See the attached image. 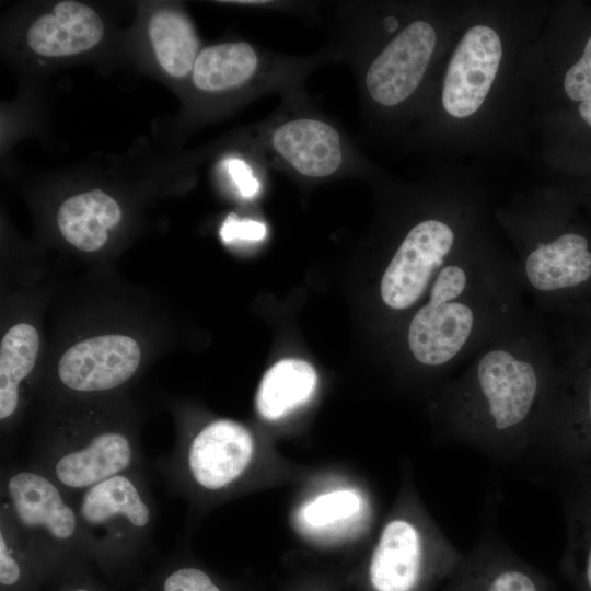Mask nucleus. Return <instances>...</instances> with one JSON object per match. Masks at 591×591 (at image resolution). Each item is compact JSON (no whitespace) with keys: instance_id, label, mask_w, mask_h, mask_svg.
<instances>
[{"instance_id":"6ab92c4d","label":"nucleus","mask_w":591,"mask_h":591,"mask_svg":"<svg viewBox=\"0 0 591 591\" xmlns=\"http://www.w3.org/2000/svg\"><path fill=\"white\" fill-rule=\"evenodd\" d=\"M149 35L157 59L169 74L181 78L193 71L199 43L185 14L169 9L155 12L149 22Z\"/></svg>"},{"instance_id":"bb28decb","label":"nucleus","mask_w":591,"mask_h":591,"mask_svg":"<svg viewBox=\"0 0 591 591\" xmlns=\"http://www.w3.org/2000/svg\"><path fill=\"white\" fill-rule=\"evenodd\" d=\"M20 567L10 555L3 534H0V582L10 586L20 578Z\"/></svg>"},{"instance_id":"20e7f679","label":"nucleus","mask_w":591,"mask_h":591,"mask_svg":"<svg viewBox=\"0 0 591 591\" xmlns=\"http://www.w3.org/2000/svg\"><path fill=\"white\" fill-rule=\"evenodd\" d=\"M397 513L383 526L368 576L373 591H424L443 582L462 554L434 525Z\"/></svg>"},{"instance_id":"6e6552de","label":"nucleus","mask_w":591,"mask_h":591,"mask_svg":"<svg viewBox=\"0 0 591 591\" xmlns=\"http://www.w3.org/2000/svg\"><path fill=\"white\" fill-rule=\"evenodd\" d=\"M440 591H551V582L489 532L464 554Z\"/></svg>"},{"instance_id":"423d86ee","label":"nucleus","mask_w":591,"mask_h":591,"mask_svg":"<svg viewBox=\"0 0 591 591\" xmlns=\"http://www.w3.org/2000/svg\"><path fill=\"white\" fill-rule=\"evenodd\" d=\"M501 58V39L493 27H470L457 43L444 74L441 100L445 113L459 119L474 115L491 89Z\"/></svg>"},{"instance_id":"f03ea898","label":"nucleus","mask_w":591,"mask_h":591,"mask_svg":"<svg viewBox=\"0 0 591 591\" xmlns=\"http://www.w3.org/2000/svg\"><path fill=\"white\" fill-rule=\"evenodd\" d=\"M517 262L482 239L439 271L406 326L412 359L428 370L454 367L524 318Z\"/></svg>"},{"instance_id":"9d476101","label":"nucleus","mask_w":591,"mask_h":591,"mask_svg":"<svg viewBox=\"0 0 591 591\" xmlns=\"http://www.w3.org/2000/svg\"><path fill=\"white\" fill-rule=\"evenodd\" d=\"M253 452V437L243 425L219 419L207 425L193 439L188 466L199 486L217 490L242 475Z\"/></svg>"},{"instance_id":"c85d7f7f","label":"nucleus","mask_w":591,"mask_h":591,"mask_svg":"<svg viewBox=\"0 0 591 591\" xmlns=\"http://www.w3.org/2000/svg\"><path fill=\"white\" fill-rule=\"evenodd\" d=\"M586 399H587V406L584 408V416L587 417L588 427H589V430L591 431V379H590L589 386L587 390Z\"/></svg>"},{"instance_id":"0eeeda50","label":"nucleus","mask_w":591,"mask_h":591,"mask_svg":"<svg viewBox=\"0 0 591 591\" xmlns=\"http://www.w3.org/2000/svg\"><path fill=\"white\" fill-rule=\"evenodd\" d=\"M436 44V31L427 21H414L403 28L367 71L366 86L371 99L386 107L407 100L421 82Z\"/></svg>"},{"instance_id":"7ed1b4c3","label":"nucleus","mask_w":591,"mask_h":591,"mask_svg":"<svg viewBox=\"0 0 591 591\" xmlns=\"http://www.w3.org/2000/svg\"><path fill=\"white\" fill-rule=\"evenodd\" d=\"M456 206L416 222L399 242L379 286L389 310L401 313L418 304L443 266L479 239Z\"/></svg>"},{"instance_id":"393cba45","label":"nucleus","mask_w":591,"mask_h":591,"mask_svg":"<svg viewBox=\"0 0 591 591\" xmlns=\"http://www.w3.org/2000/svg\"><path fill=\"white\" fill-rule=\"evenodd\" d=\"M225 166L243 197L252 198L257 195L260 184L254 177L253 171L246 162L241 159L231 158L225 161Z\"/></svg>"},{"instance_id":"4be33fe9","label":"nucleus","mask_w":591,"mask_h":591,"mask_svg":"<svg viewBox=\"0 0 591 591\" xmlns=\"http://www.w3.org/2000/svg\"><path fill=\"white\" fill-rule=\"evenodd\" d=\"M561 88L565 96L575 104L591 100V30L566 68Z\"/></svg>"},{"instance_id":"1a4fd4ad","label":"nucleus","mask_w":591,"mask_h":591,"mask_svg":"<svg viewBox=\"0 0 591 591\" xmlns=\"http://www.w3.org/2000/svg\"><path fill=\"white\" fill-rule=\"evenodd\" d=\"M141 351L125 335H102L79 341L60 358L58 375L71 390L94 392L114 389L138 369Z\"/></svg>"},{"instance_id":"cd10ccee","label":"nucleus","mask_w":591,"mask_h":591,"mask_svg":"<svg viewBox=\"0 0 591 591\" xmlns=\"http://www.w3.org/2000/svg\"><path fill=\"white\" fill-rule=\"evenodd\" d=\"M576 115L581 126L591 134V100L576 104Z\"/></svg>"},{"instance_id":"4468645a","label":"nucleus","mask_w":591,"mask_h":591,"mask_svg":"<svg viewBox=\"0 0 591 591\" xmlns=\"http://www.w3.org/2000/svg\"><path fill=\"white\" fill-rule=\"evenodd\" d=\"M128 439L118 432L96 436L86 447L62 455L55 465L58 480L70 488H89L118 475L131 461Z\"/></svg>"},{"instance_id":"a878e982","label":"nucleus","mask_w":591,"mask_h":591,"mask_svg":"<svg viewBox=\"0 0 591 591\" xmlns=\"http://www.w3.org/2000/svg\"><path fill=\"white\" fill-rule=\"evenodd\" d=\"M591 533V532H590ZM581 549H573V553L581 552V557L570 558L572 570L583 591H591V535L584 537Z\"/></svg>"},{"instance_id":"dca6fc26","label":"nucleus","mask_w":591,"mask_h":591,"mask_svg":"<svg viewBox=\"0 0 591 591\" xmlns=\"http://www.w3.org/2000/svg\"><path fill=\"white\" fill-rule=\"evenodd\" d=\"M316 384V371L308 361L282 359L266 371L259 383L257 412L266 420H278L308 403Z\"/></svg>"},{"instance_id":"7c9ffc66","label":"nucleus","mask_w":591,"mask_h":591,"mask_svg":"<svg viewBox=\"0 0 591 591\" xmlns=\"http://www.w3.org/2000/svg\"><path fill=\"white\" fill-rule=\"evenodd\" d=\"M77 591H86V590H77Z\"/></svg>"},{"instance_id":"f8f14e48","label":"nucleus","mask_w":591,"mask_h":591,"mask_svg":"<svg viewBox=\"0 0 591 591\" xmlns=\"http://www.w3.org/2000/svg\"><path fill=\"white\" fill-rule=\"evenodd\" d=\"M103 32V22L92 8L78 1H61L32 24L27 43L40 56H70L94 47Z\"/></svg>"},{"instance_id":"f3484780","label":"nucleus","mask_w":591,"mask_h":591,"mask_svg":"<svg viewBox=\"0 0 591 591\" xmlns=\"http://www.w3.org/2000/svg\"><path fill=\"white\" fill-rule=\"evenodd\" d=\"M257 67L258 56L250 44L222 43L199 51L193 69V81L202 91H225L248 81Z\"/></svg>"},{"instance_id":"2eb2a0df","label":"nucleus","mask_w":591,"mask_h":591,"mask_svg":"<svg viewBox=\"0 0 591 591\" xmlns=\"http://www.w3.org/2000/svg\"><path fill=\"white\" fill-rule=\"evenodd\" d=\"M120 218L118 204L101 189L68 198L57 213L62 236L84 252H94L103 247L107 240V231L118 224Z\"/></svg>"},{"instance_id":"5701e85b","label":"nucleus","mask_w":591,"mask_h":591,"mask_svg":"<svg viewBox=\"0 0 591 591\" xmlns=\"http://www.w3.org/2000/svg\"><path fill=\"white\" fill-rule=\"evenodd\" d=\"M220 236L224 243L234 241L257 242L266 236V227L255 220H240L236 215L231 213L220 228Z\"/></svg>"},{"instance_id":"39448f33","label":"nucleus","mask_w":591,"mask_h":591,"mask_svg":"<svg viewBox=\"0 0 591 591\" xmlns=\"http://www.w3.org/2000/svg\"><path fill=\"white\" fill-rule=\"evenodd\" d=\"M513 228L521 282L541 311L591 279V245L583 233L554 228L543 216Z\"/></svg>"},{"instance_id":"9b49d317","label":"nucleus","mask_w":591,"mask_h":591,"mask_svg":"<svg viewBox=\"0 0 591 591\" xmlns=\"http://www.w3.org/2000/svg\"><path fill=\"white\" fill-rule=\"evenodd\" d=\"M271 144L288 164L306 177H327L343 161L339 134L318 119L298 118L280 125L273 132Z\"/></svg>"},{"instance_id":"ddd939ff","label":"nucleus","mask_w":591,"mask_h":591,"mask_svg":"<svg viewBox=\"0 0 591 591\" xmlns=\"http://www.w3.org/2000/svg\"><path fill=\"white\" fill-rule=\"evenodd\" d=\"M8 493L23 525L44 529L57 540H68L74 534L77 521L73 510L44 476L33 472L16 473L8 482Z\"/></svg>"},{"instance_id":"c756f323","label":"nucleus","mask_w":591,"mask_h":591,"mask_svg":"<svg viewBox=\"0 0 591 591\" xmlns=\"http://www.w3.org/2000/svg\"><path fill=\"white\" fill-rule=\"evenodd\" d=\"M232 3H241V4H246V3H248V4L259 3V4H262V3H266V1H233Z\"/></svg>"},{"instance_id":"f257e3e1","label":"nucleus","mask_w":591,"mask_h":591,"mask_svg":"<svg viewBox=\"0 0 591 591\" xmlns=\"http://www.w3.org/2000/svg\"><path fill=\"white\" fill-rule=\"evenodd\" d=\"M554 371L542 323L529 313L442 390L436 408L448 436L501 462L533 455Z\"/></svg>"},{"instance_id":"412c9836","label":"nucleus","mask_w":591,"mask_h":591,"mask_svg":"<svg viewBox=\"0 0 591 591\" xmlns=\"http://www.w3.org/2000/svg\"><path fill=\"white\" fill-rule=\"evenodd\" d=\"M361 507L360 496L351 489L322 494L304 505L303 521L313 528L326 526L356 514Z\"/></svg>"},{"instance_id":"aec40b11","label":"nucleus","mask_w":591,"mask_h":591,"mask_svg":"<svg viewBox=\"0 0 591 591\" xmlns=\"http://www.w3.org/2000/svg\"><path fill=\"white\" fill-rule=\"evenodd\" d=\"M39 348L37 331L19 323L2 337L0 345V418H9L19 403V384L33 369Z\"/></svg>"},{"instance_id":"a211bd4d","label":"nucleus","mask_w":591,"mask_h":591,"mask_svg":"<svg viewBox=\"0 0 591 591\" xmlns=\"http://www.w3.org/2000/svg\"><path fill=\"white\" fill-rule=\"evenodd\" d=\"M81 518L89 524H102L121 517L136 528L150 521V510L132 482L120 474L86 489L80 503Z\"/></svg>"},{"instance_id":"b1692460","label":"nucleus","mask_w":591,"mask_h":591,"mask_svg":"<svg viewBox=\"0 0 591 591\" xmlns=\"http://www.w3.org/2000/svg\"><path fill=\"white\" fill-rule=\"evenodd\" d=\"M163 591H220L208 575L196 568L174 571L164 582Z\"/></svg>"}]
</instances>
